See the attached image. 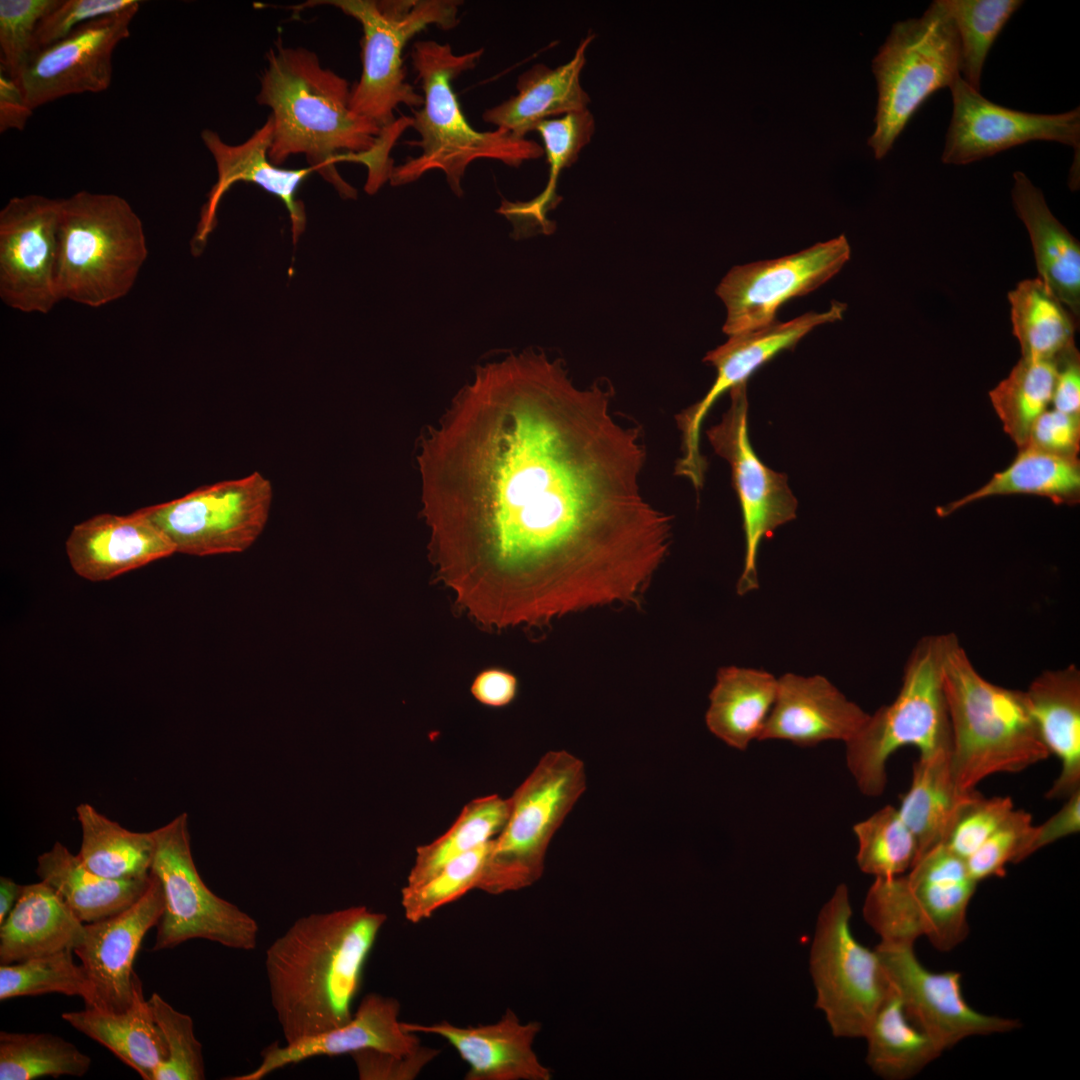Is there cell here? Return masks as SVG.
Listing matches in <instances>:
<instances>
[{
  "label": "cell",
  "instance_id": "6da1fadb",
  "mask_svg": "<svg viewBox=\"0 0 1080 1080\" xmlns=\"http://www.w3.org/2000/svg\"><path fill=\"white\" fill-rule=\"evenodd\" d=\"M613 388L532 349L479 366L417 457L439 580L493 629L640 604L672 543Z\"/></svg>",
  "mask_w": 1080,
  "mask_h": 1080
},
{
  "label": "cell",
  "instance_id": "7a4b0ae2",
  "mask_svg": "<svg viewBox=\"0 0 1080 1080\" xmlns=\"http://www.w3.org/2000/svg\"><path fill=\"white\" fill-rule=\"evenodd\" d=\"M348 82L324 68L318 56L305 48L278 44L267 56L257 100L271 108L274 131L270 161L279 166L292 155L303 154L315 172L344 198L356 190L339 175L335 164L356 161L368 168L365 190L373 194L390 178L389 151L403 128L382 129L355 114L349 105Z\"/></svg>",
  "mask_w": 1080,
  "mask_h": 1080
},
{
  "label": "cell",
  "instance_id": "3957f363",
  "mask_svg": "<svg viewBox=\"0 0 1080 1080\" xmlns=\"http://www.w3.org/2000/svg\"><path fill=\"white\" fill-rule=\"evenodd\" d=\"M386 920L366 906L312 913L268 946L270 1000L286 1043L351 1020L365 964Z\"/></svg>",
  "mask_w": 1080,
  "mask_h": 1080
},
{
  "label": "cell",
  "instance_id": "277c9868",
  "mask_svg": "<svg viewBox=\"0 0 1080 1080\" xmlns=\"http://www.w3.org/2000/svg\"><path fill=\"white\" fill-rule=\"evenodd\" d=\"M943 687L951 725L950 767L961 792L986 777L1016 773L1048 758L1025 691L984 679L947 634Z\"/></svg>",
  "mask_w": 1080,
  "mask_h": 1080
},
{
  "label": "cell",
  "instance_id": "5b68a950",
  "mask_svg": "<svg viewBox=\"0 0 1080 1080\" xmlns=\"http://www.w3.org/2000/svg\"><path fill=\"white\" fill-rule=\"evenodd\" d=\"M483 49L457 54L448 43L420 40L414 43L411 60L423 90V105L413 110L411 127L419 134L421 153L393 167L389 181L393 186L418 180L428 171H443L451 190L463 195L461 181L474 160L492 159L518 167L527 160L540 158L543 147L533 140L508 130H475L466 120L452 82L473 69Z\"/></svg>",
  "mask_w": 1080,
  "mask_h": 1080
},
{
  "label": "cell",
  "instance_id": "8992f818",
  "mask_svg": "<svg viewBox=\"0 0 1080 1080\" xmlns=\"http://www.w3.org/2000/svg\"><path fill=\"white\" fill-rule=\"evenodd\" d=\"M148 256L140 217L116 194L62 199L57 286L61 301L99 308L125 297Z\"/></svg>",
  "mask_w": 1080,
  "mask_h": 1080
},
{
  "label": "cell",
  "instance_id": "52a82bcc",
  "mask_svg": "<svg viewBox=\"0 0 1080 1080\" xmlns=\"http://www.w3.org/2000/svg\"><path fill=\"white\" fill-rule=\"evenodd\" d=\"M947 634L921 639L905 666L895 700L880 707L846 743V762L862 794L883 793L889 757L904 746L920 755L951 750L952 733L943 687Z\"/></svg>",
  "mask_w": 1080,
  "mask_h": 1080
},
{
  "label": "cell",
  "instance_id": "ba28073f",
  "mask_svg": "<svg viewBox=\"0 0 1080 1080\" xmlns=\"http://www.w3.org/2000/svg\"><path fill=\"white\" fill-rule=\"evenodd\" d=\"M872 70L878 102L868 145L882 159L926 99L961 77L959 36L943 0L933 1L919 18L896 22Z\"/></svg>",
  "mask_w": 1080,
  "mask_h": 1080
},
{
  "label": "cell",
  "instance_id": "9c48e42d",
  "mask_svg": "<svg viewBox=\"0 0 1080 1080\" xmlns=\"http://www.w3.org/2000/svg\"><path fill=\"white\" fill-rule=\"evenodd\" d=\"M332 5L362 27V73L350 91V109L382 129L396 122L400 105L421 108L423 96L406 81L402 53L408 41L429 26L455 28L461 1L327 0L302 6Z\"/></svg>",
  "mask_w": 1080,
  "mask_h": 1080
},
{
  "label": "cell",
  "instance_id": "30bf717a",
  "mask_svg": "<svg viewBox=\"0 0 1080 1080\" xmlns=\"http://www.w3.org/2000/svg\"><path fill=\"white\" fill-rule=\"evenodd\" d=\"M585 788L579 758L565 750L544 754L509 797L508 819L492 839L477 889L498 895L537 882L551 839Z\"/></svg>",
  "mask_w": 1080,
  "mask_h": 1080
},
{
  "label": "cell",
  "instance_id": "8fae6325",
  "mask_svg": "<svg viewBox=\"0 0 1080 1080\" xmlns=\"http://www.w3.org/2000/svg\"><path fill=\"white\" fill-rule=\"evenodd\" d=\"M849 890L839 884L819 911L809 954L816 993L832 1034L864 1037L892 987L876 950L860 944L851 930Z\"/></svg>",
  "mask_w": 1080,
  "mask_h": 1080
},
{
  "label": "cell",
  "instance_id": "7c38bea8",
  "mask_svg": "<svg viewBox=\"0 0 1080 1080\" xmlns=\"http://www.w3.org/2000/svg\"><path fill=\"white\" fill-rule=\"evenodd\" d=\"M153 832L156 849L151 873L161 884L164 911L152 949H171L188 940L205 939L231 949L254 950L259 932L256 920L213 893L198 873L188 815L181 813Z\"/></svg>",
  "mask_w": 1080,
  "mask_h": 1080
},
{
  "label": "cell",
  "instance_id": "4fadbf2b",
  "mask_svg": "<svg viewBox=\"0 0 1080 1080\" xmlns=\"http://www.w3.org/2000/svg\"><path fill=\"white\" fill-rule=\"evenodd\" d=\"M271 502L270 481L254 472L136 511L170 539L176 552L210 556L248 549L267 523Z\"/></svg>",
  "mask_w": 1080,
  "mask_h": 1080
},
{
  "label": "cell",
  "instance_id": "5bb4252c",
  "mask_svg": "<svg viewBox=\"0 0 1080 1080\" xmlns=\"http://www.w3.org/2000/svg\"><path fill=\"white\" fill-rule=\"evenodd\" d=\"M729 393L730 406L721 421L707 430V437L715 453L730 465L741 506L745 558L737 593L745 595L759 586L757 554L761 541L796 518L797 500L787 476L768 468L750 444L746 384Z\"/></svg>",
  "mask_w": 1080,
  "mask_h": 1080
},
{
  "label": "cell",
  "instance_id": "9a60e30c",
  "mask_svg": "<svg viewBox=\"0 0 1080 1080\" xmlns=\"http://www.w3.org/2000/svg\"><path fill=\"white\" fill-rule=\"evenodd\" d=\"M62 199L30 194L0 211V297L8 307L47 314L61 301L57 286Z\"/></svg>",
  "mask_w": 1080,
  "mask_h": 1080
},
{
  "label": "cell",
  "instance_id": "2e32d148",
  "mask_svg": "<svg viewBox=\"0 0 1080 1080\" xmlns=\"http://www.w3.org/2000/svg\"><path fill=\"white\" fill-rule=\"evenodd\" d=\"M850 255L840 235L795 254L732 268L716 289L727 310L723 331L730 336L772 324L785 302L826 283Z\"/></svg>",
  "mask_w": 1080,
  "mask_h": 1080
},
{
  "label": "cell",
  "instance_id": "e0dca14e",
  "mask_svg": "<svg viewBox=\"0 0 1080 1080\" xmlns=\"http://www.w3.org/2000/svg\"><path fill=\"white\" fill-rule=\"evenodd\" d=\"M845 310L844 303L832 301L825 312H808L788 322L775 321L758 329L732 334L724 344L708 352L704 361L715 367L716 379L699 402L676 417L681 431V456L675 473L688 479L695 488L702 487L706 460L700 452V433L704 419L717 399L746 384L760 367L780 352L795 347L815 327L842 319Z\"/></svg>",
  "mask_w": 1080,
  "mask_h": 1080
},
{
  "label": "cell",
  "instance_id": "ac0fdd59",
  "mask_svg": "<svg viewBox=\"0 0 1080 1080\" xmlns=\"http://www.w3.org/2000/svg\"><path fill=\"white\" fill-rule=\"evenodd\" d=\"M913 947L910 943L880 941L875 950L909 1019L943 1051L968 1037L1006 1033L1020 1026L1015 1019L973 1009L963 996L961 974L928 970Z\"/></svg>",
  "mask_w": 1080,
  "mask_h": 1080
},
{
  "label": "cell",
  "instance_id": "d6986e66",
  "mask_svg": "<svg viewBox=\"0 0 1080 1080\" xmlns=\"http://www.w3.org/2000/svg\"><path fill=\"white\" fill-rule=\"evenodd\" d=\"M953 112L941 160L966 165L1031 141L1080 147V109L1035 114L991 102L959 77L950 87Z\"/></svg>",
  "mask_w": 1080,
  "mask_h": 1080
},
{
  "label": "cell",
  "instance_id": "ffe728a7",
  "mask_svg": "<svg viewBox=\"0 0 1080 1080\" xmlns=\"http://www.w3.org/2000/svg\"><path fill=\"white\" fill-rule=\"evenodd\" d=\"M139 6L87 22L37 51L17 81L34 110L56 99L109 88L112 55L129 37Z\"/></svg>",
  "mask_w": 1080,
  "mask_h": 1080
},
{
  "label": "cell",
  "instance_id": "44dd1931",
  "mask_svg": "<svg viewBox=\"0 0 1080 1080\" xmlns=\"http://www.w3.org/2000/svg\"><path fill=\"white\" fill-rule=\"evenodd\" d=\"M164 911L159 880L150 872L143 895L122 912L87 923L86 936L74 953L93 987L96 1008L123 1011L133 998V962L145 934L156 926Z\"/></svg>",
  "mask_w": 1080,
  "mask_h": 1080
},
{
  "label": "cell",
  "instance_id": "7402d4cb",
  "mask_svg": "<svg viewBox=\"0 0 1080 1080\" xmlns=\"http://www.w3.org/2000/svg\"><path fill=\"white\" fill-rule=\"evenodd\" d=\"M273 131L274 124L271 115L262 127L245 142L237 145L224 142L215 131L209 129L202 131L201 139L216 164L217 180L200 211L199 222L191 244L195 255L202 252L209 235L216 226L217 209L224 194L233 184L240 181L257 184L284 203L291 219L294 241L303 232L306 215L303 204L296 198L297 190L306 177L315 170L311 167L286 169L273 164L269 159Z\"/></svg>",
  "mask_w": 1080,
  "mask_h": 1080
},
{
  "label": "cell",
  "instance_id": "603a6c76",
  "mask_svg": "<svg viewBox=\"0 0 1080 1080\" xmlns=\"http://www.w3.org/2000/svg\"><path fill=\"white\" fill-rule=\"evenodd\" d=\"M400 1003L391 996L369 993L361 1000L346 1024L280 1046L272 1043L261 1052L262 1060L252 1071L228 1080H261L274 1071L316 1056L352 1054L375 1049L394 1054L417 1050L420 1039L408 1032L399 1020Z\"/></svg>",
  "mask_w": 1080,
  "mask_h": 1080
},
{
  "label": "cell",
  "instance_id": "cb8c5ba5",
  "mask_svg": "<svg viewBox=\"0 0 1080 1080\" xmlns=\"http://www.w3.org/2000/svg\"><path fill=\"white\" fill-rule=\"evenodd\" d=\"M869 715L827 678L786 673L777 679L776 699L758 740H786L801 747L828 740L848 743Z\"/></svg>",
  "mask_w": 1080,
  "mask_h": 1080
},
{
  "label": "cell",
  "instance_id": "d4e9b609",
  "mask_svg": "<svg viewBox=\"0 0 1080 1080\" xmlns=\"http://www.w3.org/2000/svg\"><path fill=\"white\" fill-rule=\"evenodd\" d=\"M412 1033L444 1038L469 1068L465 1080H549L551 1071L539 1061L532 1044L541 1029L538 1022L522 1023L507 1009L492 1024L460 1027L446 1020L433 1024L402 1022Z\"/></svg>",
  "mask_w": 1080,
  "mask_h": 1080
},
{
  "label": "cell",
  "instance_id": "484cf974",
  "mask_svg": "<svg viewBox=\"0 0 1080 1080\" xmlns=\"http://www.w3.org/2000/svg\"><path fill=\"white\" fill-rule=\"evenodd\" d=\"M175 552L170 539L137 511L96 515L74 526L66 541L72 569L93 582L110 580Z\"/></svg>",
  "mask_w": 1080,
  "mask_h": 1080
},
{
  "label": "cell",
  "instance_id": "4316f807",
  "mask_svg": "<svg viewBox=\"0 0 1080 1080\" xmlns=\"http://www.w3.org/2000/svg\"><path fill=\"white\" fill-rule=\"evenodd\" d=\"M906 876L922 936L940 951L965 940L967 909L977 882L966 861L940 844L919 857Z\"/></svg>",
  "mask_w": 1080,
  "mask_h": 1080
},
{
  "label": "cell",
  "instance_id": "83f0119b",
  "mask_svg": "<svg viewBox=\"0 0 1080 1080\" xmlns=\"http://www.w3.org/2000/svg\"><path fill=\"white\" fill-rule=\"evenodd\" d=\"M593 35L579 44L572 59L556 68L536 64L517 80V94L484 111L485 122L526 137L539 123L587 109L590 98L580 83L585 52Z\"/></svg>",
  "mask_w": 1080,
  "mask_h": 1080
},
{
  "label": "cell",
  "instance_id": "f1b7e54d",
  "mask_svg": "<svg viewBox=\"0 0 1080 1080\" xmlns=\"http://www.w3.org/2000/svg\"><path fill=\"white\" fill-rule=\"evenodd\" d=\"M1025 693L1043 744L1061 763L1046 797L1067 798L1080 789V671H1045Z\"/></svg>",
  "mask_w": 1080,
  "mask_h": 1080
},
{
  "label": "cell",
  "instance_id": "f546056e",
  "mask_svg": "<svg viewBox=\"0 0 1080 1080\" xmlns=\"http://www.w3.org/2000/svg\"><path fill=\"white\" fill-rule=\"evenodd\" d=\"M86 926L47 883L23 885L21 895L0 924V964L74 950Z\"/></svg>",
  "mask_w": 1080,
  "mask_h": 1080
},
{
  "label": "cell",
  "instance_id": "4dcf8cb0",
  "mask_svg": "<svg viewBox=\"0 0 1080 1080\" xmlns=\"http://www.w3.org/2000/svg\"><path fill=\"white\" fill-rule=\"evenodd\" d=\"M1013 206L1030 236L1039 278L1074 317L1080 313V246L1050 211L1043 193L1021 171L1013 175Z\"/></svg>",
  "mask_w": 1080,
  "mask_h": 1080
},
{
  "label": "cell",
  "instance_id": "1f68e13d",
  "mask_svg": "<svg viewBox=\"0 0 1080 1080\" xmlns=\"http://www.w3.org/2000/svg\"><path fill=\"white\" fill-rule=\"evenodd\" d=\"M62 1019L109 1049L144 1080H154L156 1070L168 1057L165 1038L149 1000L144 998L137 974L133 998L125 1010L116 1012L86 1007L81 1011L65 1012Z\"/></svg>",
  "mask_w": 1080,
  "mask_h": 1080
},
{
  "label": "cell",
  "instance_id": "d6a6232c",
  "mask_svg": "<svg viewBox=\"0 0 1080 1080\" xmlns=\"http://www.w3.org/2000/svg\"><path fill=\"white\" fill-rule=\"evenodd\" d=\"M777 679L764 670L719 669L705 715L709 731L728 746L746 750L759 739L774 705Z\"/></svg>",
  "mask_w": 1080,
  "mask_h": 1080
},
{
  "label": "cell",
  "instance_id": "836d02e7",
  "mask_svg": "<svg viewBox=\"0 0 1080 1080\" xmlns=\"http://www.w3.org/2000/svg\"><path fill=\"white\" fill-rule=\"evenodd\" d=\"M36 873L85 924L127 909L143 895L150 881V876L143 880H115L98 875L60 842L38 856Z\"/></svg>",
  "mask_w": 1080,
  "mask_h": 1080
},
{
  "label": "cell",
  "instance_id": "e575fe53",
  "mask_svg": "<svg viewBox=\"0 0 1080 1080\" xmlns=\"http://www.w3.org/2000/svg\"><path fill=\"white\" fill-rule=\"evenodd\" d=\"M951 750L920 755L898 812L918 845V857L944 844L962 806L977 792L958 790L950 767ZM914 865V864H913Z\"/></svg>",
  "mask_w": 1080,
  "mask_h": 1080
},
{
  "label": "cell",
  "instance_id": "d590c367",
  "mask_svg": "<svg viewBox=\"0 0 1080 1080\" xmlns=\"http://www.w3.org/2000/svg\"><path fill=\"white\" fill-rule=\"evenodd\" d=\"M1015 494L1046 497L1057 505L1078 504V457H1063L1025 446L1019 449L1007 468L995 473L985 485L958 500L939 506L936 513L940 517H946L975 501Z\"/></svg>",
  "mask_w": 1080,
  "mask_h": 1080
},
{
  "label": "cell",
  "instance_id": "8d00e7d4",
  "mask_svg": "<svg viewBox=\"0 0 1080 1080\" xmlns=\"http://www.w3.org/2000/svg\"><path fill=\"white\" fill-rule=\"evenodd\" d=\"M82 839L77 854L91 871L115 880L150 876L156 840L154 832L130 831L83 802L76 807Z\"/></svg>",
  "mask_w": 1080,
  "mask_h": 1080
},
{
  "label": "cell",
  "instance_id": "74e56055",
  "mask_svg": "<svg viewBox=\"0 0 1080 1080\" xmlns=\"http://www.w3.org/2000/svg\"><path fill=\"white\" fill-rule=\"evenodd\" d=\"M866 1062L878 1076L902 1080L919 1073L943 1050L907 1016L892 989L874 1015L864 1037Z\"/></svg>",
  "mask_w": 1080,
  "mask_h": 1080
},
{
  "label": "cell",
  "instance_id": "f35d334b",
  "mask_svg": "<svg viewBox=\"0 0 1080 1080\" xmlns=\"http://www.w3.org/2000/svg\"><path fill=\"white\" fill-rule=\"evenodd\" d=\"M1008 298L1023 358L1056 361L1076 347L1075 317L1040 278L1020 282Z\"/></svg>",
  "mask_w": 1080,
  "mask_h": 1080
},
{
  "label": "cell",
  "instance_id": "ab89813d",
  "mask_svg": "<svg viewBox=\"0 0 1080 1080\" xmlns=\"http://www.w3.org/2000/svg\"><path fill=\"white\" fill-rule=\"evenodd\" d=\"M543 140V150L549 163V179L546 189L528 202L509 203L504 201L498 212L504 214L515 225L516 230L524 231L539 227L542 232L550 233L553 225L546 218V213L555 208L560 198L556 194L557 179L561 171L571 166L586 146L595 130L593 115L588 109L544 120L535 129Z\"/></svg>",
  "mask_w": 1080,
  "mask_h": 1080
},
{
  "label": "cell",
  "instance_id": "60d3db41",
  "mask_svg": "<svg viewBox=\"0 0 1080 1080\" xmlns=\"http://www.w3.org/2000/svg\"><path fill=\"white\" fill-rule=\"evenodd\" d=\"M510 799L497 794L475 798L464 805L451 827L434 841L416 848L406 887H416L451 860L492 840L503 829Z\"/></svg>",
  "mask_w": 1080,
  "mask_h": 1080
},
{
  "label": "cell",
  "instance_id": "b9f144b4",
  "mask_svg": "<svg viewBox=\"0 0 1080 1080\" xmlns=\"http://www.w3.org/2000/svg\"><path fill=\"white\" fill-rule=\"evenodd\" d=\"M1056 371V361L1021 357L1008 377L989 392L1004 431L1018 449L1026 445L1033 423L1051 404Z\"/></svg>",
  "mask_w": 1080,
  "mask_h": 1080
},
{
  "label": "cell",
  "instance_id": "7bdbcfd3",
  "mask_svg": "<svg viewBox=\"0 0 1080 1080\" xmlns=\"http://www.w3.org/2000/svg\"><path fill=\"white\" fill-rule=\"evenodd\" d=\"M92 1060L73 1043L49 1033L0 1032V1079L84 1076Z\"/></svg>",
  "mask_w": 1080,
  "mask_h": 1080
},
{
  "label": "cell",
  "instance_id": "ee69618b",
  "mask_svg": "<svg viewBox=\"0 0 1080 1080\" xmlns=\"http://www.w3.org/2000/svg\"><path fill=\"white\" fill-rule=\"evenodd\" d=\"M960 41V75L980 91L983 66L991 46L1023 1L943 0Z\"/></svg>",
  "mask_w": 1080,
  "mask_h": 1080
},
{
  "label": "cell",
  "instance_id": "f6af8a7d",
  "mask_svg": "<svg viewBox=\"0 0 1080 1080\" xmlns=\"http://www.w3.org/2000/svg\"><path fill=\"white\" fill-rule=\"evenodd\" d=\"M860 870L875 878L899 876L913 866L918 845L898 809L884 806L853 826Z\"/></svg>",
  "mask_w": 1080,
  "mask_h": 1080
},
{
  "label": "cell",
  "instance_id": "bcb514c9",
  "mask_svg": "<svg viewBox=\"0 0 1080 1080\" xmlns=\"http://www.w3.org/2000/svg\"><path fill=\"white\" fill-rule=\"evenodd\" d=\"M72 950L0 966V1000L62 993L81 997L86 1007L95 1006L91 981Z\"/></svg>",
  "mask_w": 1080,
  "mask_h": 1080
},
{
  "label": "cell",
  "instance_id": "7dc6e473",
  "mask_svg": "<svg viewBox=\"0 0 1080 1080\" xmlns=\"http://www.w3.org/2000/svg\"><path fill=\"white\" fill-rule=\"evenodd\" d=\"M492 840L451 860L437 873L416 887L404 886L401 905L405 918L419 923L439 908L477 889Z\"/></svg>",
  "mask_w": 1080,
  "mask_h": 1080
},
{
  "label": "cell",
  "instance_id": "c3c4849f",
  "mask_svg": "<svg viewBox=\"0 0 1080 1080\" xmlns=\"http://www.w3.org/2000/svg\"><path fill=\"white\" fill-rule=\"evenodd\" d=\"M863 916L881 941L914 944L922 936L917 910L903 874L875 878L865 898Z\"/></svg>",
  "mask_w": 1080,
  "mask_h": 1080
},
{
  "label": "cell",
  "instance_id": "681fc988",
  "mask_svg": "<svg viewBox=\"0 0 1080 1080\" xmlns=\"http://www.w3.org/2000/svg\"><path fill=\"white\" fill-rule=\"evenodd\" d=\"M149 1003L168 1049V1057L156 1070L154 1080L205 1079L202 1044L194 1034L192 1018L173 1008L158 993L151 995Z\"/></svg>",
  "mask_w": 1080,
  "mask_h": 1080
},
{
  "label": "cell",
  "instance_id": "f907efd6",
  "mask_svg": "<svg viewBox=\"0 0 1080 1080\" xmlns=\"http://www.w3.org/2000/svg\"><path fill=\"white\" fill-rule=\"evenodd\" d=\"M59 0L0 1L1 72L18 81L35 54V33Z\"/></svg>",
  "mask_w": 1080,
  "mask_h": 1080
},
{
  "label": "cell",
  "instance_id": "816d5d0a",
  "mask_svg": "<svg viewBox=\"0 0 1080 1080\" xmlns=\"http://www.w3.org/2000/svg\"><path fill=\"white\" fill-rule=\"evenodd\" d=\"M1035 826L1031 815L1013 809L987 840L965 861L970 876L978 883L990 877H1003L1008 863H1018L1030 856Z\"/></svg>",
  "mask_w": 1080,
  "mask_h": 1080
},
{
  "label": "cell",
  "instance_id": "f5cc1de1",
  "mask_svg": "<svg viewBox=\"0 0 1080 1080\" xmlns=\"http://www.w3.org/2000/svg\"><path fill=\"white\" fill-rule=\"evenodd\" d=\"M1013 809L1010 797L984 798L976 792L960 809L944 845L966 860Z\"/></svg>",
  "mask_w": 1080,
  "mask_h": 1080
},
{
  "label": "cell",
  "instance_id": "db71d44e",
  "mask_svg": "<svg viewBox=\"0 0 1080 1080\" xmlns=\"http://www.w3.org/2000/svg\"><path fill=\"white\" fill-rule=\"evenodd\" d=\"M137 0H59L40 20L35 33V53L65 38L92 20L139 6Z\"/></svg>",
  "mask_w": 1080,
  "mask_h": 1080
},
{
  "label": "cell",
  "instance_id": "11a10c76",
  "mask_svg": "<svg viewBox=\"0 0 1080 1080\" xmlns=\"http://www.w3.org/2000/svg\"><path fill=\"white\" fill-rule=\"evenodd\" d=\"M440 1050L420 1046L408 1054L364 1049L351 1054L361 1080H413Z\"/></svg>",
  "mask_w": 1080,
  "mask_h": 1080
},
{
  "label": "cell",
  "instance_id": "9f6ffc18",
  "mask_svg": "<svg viewBox=\"0 0 1080 1080\" xmlns=\"http://www.w3.org/2000/svg\"><path fill=\"white\" fill-rule=\"evenodd\" d=\"M1025 446L1063 457H1078L1080 414L1047 409L1033 423Z\"/></svg>",
  "mask_w": 1080,
  "mask_h": 1080
},
{
  "label": "cell",
  "instance_id": "6f0895ef",
  "mask_svg": "<svg viewBox=\"0 0 1080 1080\" xmlns=\"http://www.w3.org/2000/svg\"><path fill=\"white\" fill-rule=\"evenodd\" d=\"M1057 371L1051 405L1053 409L1080 414V357L1076 347L1056 360Z\"/></svg>",
  "mask_w": 1080,
  "mask_h": 1080
},
{
  "label": "cell",
  "instance_id": "680465c9",
  "mask_svg": "<svg viewBox=\"0 0 1080 1080\" xmlns=\"http://www.w3.org/2000/svg\"><path fill=\"white\" fill-rule=\"evenodd\" d=\"M470 692L480 704L501 708L514 701L518 692L516 676L504 669L488 668L480 671L472 681Z\"/></svg>",
  "mask_w": 1080,
  "mask_h": 1080
},
{
  "label": "cell",
  "instance_id": "91938a15",
  "mask_svg": "<svg viewBox=\"0 0 1080 1080\" xmlns=\"http://www.w3.org/2000/svg\"><path fill=\"white\" fill-rule=\"evenodd\" d=\"M1061 809L1040 826H1035L1030 855L1061 838L1080 830V789L1069 797Z\"/></svg>",
  "mask_w": 1080,
  "mask_h": 1080
},
{
  "label": "cell",
  "instance_id": "94428289",
  "mask_svg": "<svg viewBox=\"0 0 1080 1080\" xmlns=\"http://www.w3.org/2000/svg\"><path fill=\"white\" fill-rule=\"evenodd\" d=\"M33 110L28 106L19 83L0 73V131L22 130Z\"/></svg>",
  "mask_w": 1080,
  "mask_h": 1080
},
{
  "label": "cell",
  "instance_id": "6125c7cd",
  "mask_svg": "<svg viewBox=\"0 0 1080 1080\" xmlns=\"http://www.w3.org/2000/svg\"><path fill=\"white\" fill-rule=\"evenodd\" d=\"M23 885L11 878L0 877V924H2L17 903Z\"/></svg>",
  "mask_w": 1080,
  "mask_h": 1080
}]
</instances>
